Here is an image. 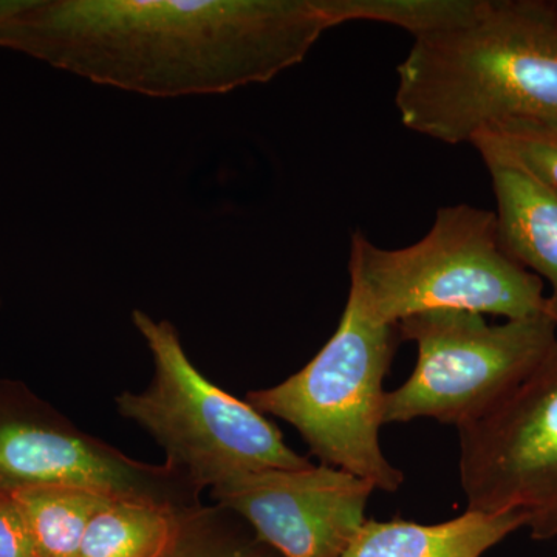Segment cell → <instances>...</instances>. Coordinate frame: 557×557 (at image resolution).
<instances>
[{"mask_svg": "<svg viewBox=\"0 0 557 557\" xmlns=\"http://www.w3.org/2000/svg\"><path fill=\"white\" fill-rule=\"evenodd\" d=\"M333 27L329 0H0V49L153 98L269 83Z\"/></svg>", "mask_w": 557, "mask_h": 557, "instance_id": "1", "label": "cell"}, {"mask_svg": "<svg viewBox=\"0 0 557 557\" xmlns=\"http://www.w3.org/2000/svg\"><path fill=\"white\" fill-rule=\"evenodd\" d=\"M397 76L401 123L445 145L557 123V3L485 0L468 24L413 39Z\"/></svg>", "mask_w": 557, "mask_h": 557, "instance_id": "2", "label": "cell"}, {"mask_svg": "<svg viewBox=\"0 0 557 557\" xmlns=\"http://www.w3.org/2000/svg\"><path fill=\"white\" fill-rule=\"evenodd\" d=\"M348 274V298L380 324L434 310L507 321L547 313L544 282L502 247L496 212L471 205L440 208L426 236L406 248L376 247L357 231Z\"/></svg>", "mask_w": 557, "mask_h": 557, "instance_id": "3", "label": "cell"}, {"mask_svg": "<svg viewBox=\"0 0 557 557\" xmlns=\"http://www.w3.org/2000/svg\"><path fill=\"white\" fill-rule=\"evenodd\" d=\"M135 327L153 358L146 391L115 398L120 416L149 432L166 453V467L197 491L265 469L311 467L295 453L276 424L211 383L190 362L177 329L135 310Z\"/></svg>", "mask_w": 557, "mask_h": 557, "instance_id": "4", "label": "cell"}, {"mask_svg": "<svg viewBox=\"0 0 557 557\" xmlns=\"http://www.w3.org/2000/svg\"><path fill=\"white\" fill-rule=\"evenodd\" d=\"M399 341L397 325L372 321L348 298L338 329L317 357L277 386L248 392L247 401L292 424L321 465L397 493L405 475L384 457L380 429L384 380Z\"/></svg>", "mask_w": 557, "mask_h": 557, "instance_id": "5", "label": "cell"}, {"mask_svg": "<svg viewBox=\"0 0 557 557\" xmlns=\"http://www.w3.org/2000/svg\"><path fill=\"white\" fill-rule=\"evenodd\" d=\"M399 339L417 346L416 369L387 392L384 424L432 418L461 428L508 397L557 343L547 313L487 324L465 310H434L397 324Z\"/></svg>", "mask_w": 557, "mask_h": 557, "instance_id": "6", "label": "cell"}, {"mask_svg": "<svg viewBox=\"0 0 557 557\" xmlns=\"http://www.w3.org/2000/svg\"><path fill=\"white\" fill-rule=\"evenodd\" d=\"M468 511L520 512L531 537L557 536V343L507 398L458 428Z\"/></svg>", "mask_w": 557, "mask_h": 557, "instance_id": "7", "label": "cell"}, {"mask_svg": "<svg viewBox=\"0 0 557 557\" xmlns=\"http://www.w3.org/2000/svg\"><path fill=\"white\" fill-rule=\"evenodd\" d=\"M78 487L186 509L199 491L166 465L127 457L81 431L22 384L0 381V493Z\"/></svg>", "mask_w": 557, "mask_h": 557, "instance_id": "8", "label": "cell"}, {"mask_svg": "<svg viewBox=\"0 0 557 557\" xmlns=\"http://www.w3.org/2000/svg\"><path fill=\"white\" fill-rule=\"evenodd\" d=\"M373 491L343 469L311 465L249 472L211 493L281 557H341L368 520Z\"/></svg>", "mask_w": 557, "mask_h": 557, "instance_id": "9", "label": "cell"}, {"mask_svg": "<svg viewBox=\"0 0 557 557\" xmlns=\"http://www.w3.org/2000/svg\"><path fill=\"white\" fill-rule=\"evenodd\" d=\"M493 183L502 247L548 281L547 313L557 322V189L511 161L482 157Z\"/></svg>", "mask_w": 557, "mask_h": 557, "instance_id": "10", "label": "cell"}, {"mask_svg": "<svg viewBox=\"0 0 557 557\" xmlns=\"http://www.w3.org/2000/svg\"><path fill=\"white\" fill-rule=\"evenodd\" d=\"M520 512L468 511L448 522L368 519L341 557H480L525 528Z\"/></svg>", "mask_w": 557, "mask_h": 557, "instance_id": "11", "label": "cell"}, {"mask_svg": "<svg viewBox=\"0 0 557 557\" xmlns=\"http://www.w3.org/2000/svg\"><path fill=\"white\" fill-rule=\"evenodd\" d=\"M182 511L153 502L113 498L91 518L79 557H160L174 539Z\"/></svg>", "mask_w": 557, "mask_h": 557, "instance_id": "12", "label": "cell"}, {"mask_svg": "<svg viewBox=\"0 0 557 557\" xmlns=\"http://www.w3.org/2000/svg\"><path fill=\"white\" fill-rule=\"evenodd\" d=\"M9 496L21 509L38 557H79L91 518L113 500L78 487H38Z\"/></svg>", "mask_w": 557, "mask_h": 557, "instance_id": "13", "label": "cell"}, {"mask_svg": "<svg viewBox=\"0 0 557 557\" xmlns=\"http://www.w3.org/2000/svg\"><path fill=\"white\" fill-rule=\"evenodd\" d=\"M485 0H330L336 24L381 22L413 36L450 30L478 16Z\"/></svg>", "mask_w": 557, "mask_h": 557, "instance_id": "14", "label": "cell"}, {"mask_svg": "<svg viewBox=\"0 0 557 557\" xmlns=\"http://www.w3.org/2000/svg\"><path fill=\"white\" fill-rule=\"evenodd\" d=\"M231 516L218 505L185 509L170 547L160 557H281L236 527Z\"/></svg>", "mask_w": 557, "mask_h": 557, "instance_id": "15", "label": "cell"}, {"mask_svg": "<svg viewBox=\"0 0 557 557\" xmlns=\"http://www.w3.org/2000/svg\"><path fill=\"white\" fill-rule=\"evenodd\" d=\"M480 157L511 161L557 189V123H509L471 141Z\"/></svg>", "mask_w": 557, "mask_h": 557, "instance_id": "16", "label": "cell"}, {"mask_svg": "<svg viewBox=\"0 0 557 557\" xmlns=\"http://www.w3.org/2000/svg\"><path fill=\"white\" fill-rule=\"evenodd\" d=\"M0 557H38L21 509L9 494L0 493Z\"/></svg>", "mask_w": 557, "mask_h": 557, "instance_id": "17", "label": "cell"}]
</instances>
